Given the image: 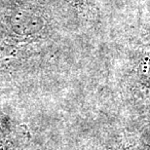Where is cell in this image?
Wrapping results in <instances>:
<instances>
[{
  "label": "cell",
  "instance_id": "cell-1",
  "mask_svg": "<svg viewBox=\"0 0 150 150\" xmlns=\"http://www.w3.org/2000/svg\"><path fill=\"white\" fill-rule=\"evenodd\" d=\"M121 89L126 105L134 120L150 112V40L132 53Z\"/></svg>",
  "mask_w": 150,
  "mask_h": 150
},
{
  "label": "cell",
  "instance_id": "cell-2",
  "mask_svg": "<svg viewBox=\"0 0 150 150\" xmlns=\"http://www.w3.org/2000/svg\"><path fill=\"white\" fill-rule=\"evenodd\" d=\"M101 150H150V142L134 128L115 134Z\"/></svg>",
  "mask_w": 150,
  "mask_h": 150
},
{
  "label": "cell",
  "instance_id": "cell-3",
  "mask_svg": "<svg viewBox=\"0 0 150 150\" xmlns=\"http://www.w3.org/2000/svg\"><path fill=\"white\" fill-rule=\"evenodd\" d=\"M134 128H136L146 139L150 142V112L142 118L134 120Z\"/></svg>",
  "mask_w": 150,
  "mask_h": 150
}]
</instances>
